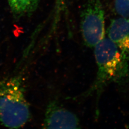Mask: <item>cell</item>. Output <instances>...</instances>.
I'll list each match as a JSON object with an SVG mask.
<instances>
[{"mask_svg":"<svg viewBox=\"0 0 129 129\" xmlns=\"http://www.w3.org/2000/svg\"><path fill=\"white\" fill-rule=\"evenodd\" d=\"M24 71L0 79V124L8 128H22L31 117L25 96Z\"/></svg>","mask_w":129,"mask_h":129,"instance_id":"obj_2","label":"cell"},{"mask_svg":"<svg viewBox=\"0 0 129 129\" xmlns=\"http://www.w3.org/2000/svg\"><path fill=\"white\" fill-rule=\"evenodd\" d=\"M80 31L85 45L94 48L105 38V14L100 0H88L81 13Z\"/></svg>","mask_w":129,"mask_h":129,"instance_id":"obj_3","label":"cell"},{"mask_svg":"<svg viewBox=\"0 0 129 129\" xmlns=\"http://www.w3.org/2000/svg\"><path fill=\"white\" fill-rule=\"evenodd\" d=\"M108 38L119 50L121 55L129 61V17L111 20L107 30Z\"/></svg>","mask_w":129,"mask_h":129,"instance_id":"obj_5","label":"cell"},{"mask_svg":"<svg viewBox=\"0 0 129 129\" xmlns=\"http://www.w3.org/2000/svg\"><path fill=\"white\" fill-rule=\"evenodd\" d=\"M61 1H62V0H58V2H59V3H60V2H61Z\"/></svg>","mask_w":129,"mask_h":129,"instance_id":"obj_8","label":"cell"},{"mask_svg":"<svg viewBox=\"0 0 129 129\" xmlns=\"http://www.w3.org/2000/svg\"><path fill=\"white\" fill-rule=\"evenodd\" d=\"M43 127L44 129H77L80 128V123L77 116L54 100L47 105Z\"/></svg>","mask_w":129,"mask_h":129,"instance_id":"obj_4","label":"cell"},{"mask_svg":"<svg viewBox=\"0 0 129 129\" xmlns=\"http://www.w3.org/2000/svg\"><path fill=\"white\" fill-rule=\"evenodd\" d=\"M94 49L97 75L91 86L82 96H96L95 115L98 118L100 114L99 102L107 86L113 82L120 88L127 87L129 80V61L121 55L118 47L108 38H105Z\"/></svg>","mask_w":129,"mask_h":129,"instance_id":"obj_1","label":"cell"},{"mask_svg":"<svg viewBox=\"0 0 129 129\" xmlns=\"http://www.w3.org/2000/svg\"><path fill=\"white\" fill-rule=\"evenodd\" d=\"M13 13L17 17H22L33 12L37 7L38 0H8Z\"/></svg>","mask_w":129,"mask_h":129,"instance_id":"obj_6","label":"cell"},{"mask_svg":"<svg viewBox=\"0 0 129 129\" xmlns=\"http://www.w3.org/2000/svg\"><path fill=\"white\" fill-rule=\"evenodd\" d=\"M116 12L122 17H129V0H115Z\"/></svg>","mask_w":129,"mask_h":129,"instance_id":"obj_7","label":"cell"}]
</instances>
